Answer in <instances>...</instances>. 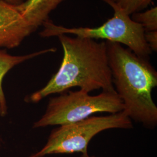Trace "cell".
Returning a JSON list of instances; mask_svg holds the SVG:
<instances>
[{
	"instance_id": "obj_13",
	"label": "cell",
	"mask_w": 157,
	"mask_h": 157,
	"mask_svg": "<svg viewBox=\"0 0 157 157\" xmlns=\"http://www.w3.org/2000/svg\"><path fill=\"white\" fill-rule=\"evenodd\" d=\"M6 112H7V110L3 107L1 100H0V115L1 117H4L6 115Z\"/></svg>"
},
{
	"instance_id": "obj_2",
	"label": "cell",
	"mask_w": 157,
	"mask_h": 157,
	"mask_svg": "<svg viewBox=\"0 0 157 157\" xmlns=\"http://www.w3.org/2000/svg\"><path fill=\"white\" fill-rule=\"evenodd\" d=\"M115 90L132 121L146 128L157 125V107L152 97L157 72L149 59L138 56L118 43L105 41Z\"/></svg>"
},
{
	"instance_id": "obj_8",
	"label": "cell",
	"mask_w": 157,
	"mask_h": 157,
	"mask_svg": "<svg viewBox=\"0 0 157 157\" xmlns=\"http://www.w3.org/2000/svg\"><path fill=\"white\" fill-rule=\"evenodd\" d=\"M56 49L50 48L23 56H12L0 50V100L3 107L7 110L6 97L2 89V81L6 73L17 65L29 59L48 52H54Z\"/></svg>"
},
{
	"instance_id": "obj_14",
	"label": "cell",
	"mask_w": 157,
	"mask_h": 157,
	"mask_svg": "<svg viewBox=\"0 0 157 157\" xmlns=\"http://www.w3.org/2000/svg\"><path fill=\"white\" fill-rule=\"evenodd\" d=\"M82 157H89V155H88V154H83L82 155Z\"/></svg>"
},
{
	"instance_id": "obj_7",
	"label": "cell",
	"mask_w": 157,
	"mask_h": 157,
	"mask_svg": "<svg viewBox=\"0 0 157 157\" xmlns=\"http://www.w3.org/2000/svg\"><path fill=\"white\" fill-rule=\"evenodd\" d=\"M65 0H26L15 6L29 27L34 32L49 20L51 12Z\"/></svg>"
},
{
	"instance_id": "obj_5",
	"label": "cell",
	"mask_w": 157,
	"mask_h": 157,
	"mask_svg": "<svg viewBox=\"0 0 157 157\" xmlns=\"http://www.w3.org/2000/svg\"><path fill=\"white\" fill-rule=\"evenodd\" d=\"M133 124L124 111L104 116H91L72 124L53 129L45 146L29 157L50 154H87V146L95 135L112 129H132Z\"/></svg>"
},
{
	"instance_id": "obj_11",
	"label": "cell",
	"mask_w": 157,
	"mask_h": 157,
	"mask_svg": "<svg viewBox=\"0 0 157 157\" xmlns=\"http://www.w3.org/2000/svg\"><path fill=\"white\" fill-rule=\"evenodd\" d=\"M144 38L151 51L157 52V31L145 32Z\"/></svg>"
},
{
	"instance_id": "obj_4",
	"label": "cell",
	"mask_w": 157,
	"mask_h": 157,
	"mask_svg": "<svg viewBox=\"0 0 157 157\" xmlns=\"http://www.w3.org/2000/svg\"><path fill=\"white\" fill-rule=\"evenodd\" d=\"M114 11L113 16L100 26L96 28H66L56 25L50 20L43 24L40 33L42 37L71 34L83 38L118 43L127 46L138 56L150 59L152 51L144 38L143 26L133 21L123 10L110 2H105Z\"/></svg>"
},
{
	"instance_id": "obj_1",
	"label": "cell",
	"mask_w": 157,
	"mask_h": 157,
	"mask_svg": "<svg viewBox=\"0 0 157 157\" xmlns=\"http://www.w3.org/2000/svg\"><path fill=\"white\" fill-rule=\"evenodd\" d=\"M57 37L63 51L60 67L44 87L26 98V102L37 103L48 95L75 87L88 93L115 90L105 41L67 34Z\"/></svg>"
},
{
	"instance_id": "obj_6",
	"label": "cell",
	"mask_w": 157,
	"mask_h": 157,
	"mask_svg": "<svg viewBox=\"0 0 157 157\" xmlns=\"http://www.w3.org/2000/svg\"><path fill=\"white\" fill-rule=\"evenodd\" d=\"M32 33L15 6L0 0V48L17 47Z\"/></svg>"
},
{
	"instance_id": "obj_12",
	"label": "cell",
	"mask_w": 157,
	"mask_h": 157,
	"mask_svg": "<svg viewBox=\"0 0 157 157\" xmlns=\"http://www.w3.org/2000/svg\"><path fill=\"white\" fill-rule=\"evenodd\" d=\"M3 1L13 6H18L24 1V0H3Z\"/></svg>"
},
{
	"instance_id": "obj_10",
	"label": "cell",
	"mask_w": 157,
	"mask_h": 157,
	"mask_svg": "<svg viewBox=\"0 0 157 157\" xmlns=\"http://www.w3.org/2000/svg\"><path fill=\"white\" fill-rule=\"evenodd\" d=\"M110 2L123 10L128 15L140 12L150 6L153 0H102Z\"/></svg>"
},
{
	"instance_id": "obj_9",
	"label": "cell",
	"mask_w": 157,
	"mask_h": 157,
	"mask_svg": "<svg viewBox=\"0 0 157 157\" xmlns=\"http://www.w3.org/2000/svg\"><path fill=\"white\" fill-rule=\"evenodd\" d=\"M132 19L141 24L145 32L157 31V8L154 6L144 12L132 15Z\"/></svg>"
},
{
	"instance_id": "obj_3",
	"label": "cell",
	"mask_w": 157,
	"mask_h": 157,
	"mask_svg": "<svg viewBox=\"0 0 157 157\" xmlns=\"http://www.w3.org/2000/svg\"><path fill=\"white\" fill-rule=\"evenodd\" d=\"M124 109L123 102L115 90L102 91L96 95L81 89L65 91L50 99L45 113L34 123L33 128L72 124L94 113H116Z\"/></svg>"
}]
</instances>
